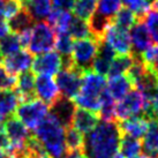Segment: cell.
Listing matches in <instances>:
<instances>
[{"label": "cell", "mask_w": 158, "mask_h": 158, "mask_svg": "<svg viewBox=\"0 0 158 158\" xmlns=\"http://www.w3.org/2000/svg\"><path fill=\"white\" fill-rule=\"evenodd\" d=\"M120 139L118 120L98 121L96 127L84 136L82 152L87 158H112L118 152Z\"/></svg>", "instance_id": "obj_1"}, {"label": "cell", "mask_w": 158, "mask_h": 158, "mask_svg": "<svg viewBox=\"0 0 158 158\" xmlns=\"http://www.w3.org/2000/svg\"><path fill=\"white\" fill-rule=\"evenodd\" d=\"M35 137L43 144L51 158H64L66 154L65 128L53 115L48 113L35 129Z\"/></svg>", "instance_id": "obj_2"}, {"label": "cell", "mask_w": 158, "mask_h": 158, "mask_svg": "<svg viewBox=\"0 0 158 158\" xmlns=\"http://www.w3.org/2000/svg\"><path fill=\"white\" fill-rule=\"evenodd\" d=\"M105 89V76L97 74L92 70L84 72L80 91L74 97L75 105L97 113L101 107V97Z\"/></svg>", "instance_id": "obj_3"}, {"label": "cell", "mask_w": 158, "mask_h": 158, "mask_svg": "<svg viewBox=\"0 0 158 158\" xmlns=\"http://www.w3.org/2000/svg\"><path fill=\"white\" fill-rule=\"evenodd\" d=\"M56 44V30L48 22L40 21L31 28L29 51L31 54L50 52Z\"/></svg>", "instance_id": "obj_4"}, {"label": "cell", "mask_w": 158, "mask_h": 158, "mask_svg": "<svg viewBox=\"0 0 158 158\" xmlns=\"http://www.w3.org/2000/svg\"><path fill=\"white\" fill-rule=\"evenodd\" d=\"M48 113V106L40 99L22 102L16 107L15 117L29 129L35 131Z\"/></svg>", "instance_id": "obj_5"}, {"label": "cell", "mask_w": 158, "mask_h": 158, "mask_svg": "<svg viewBox=\"0 0 158 158\" xmlns=\"http://www.w3.org/2000/svg\"><path fill=\"white\" fill-rule=\"evenodd\" d=\"M97 48L98 42L91 36L75 40L72 50V58L75 67L83 73L92 70V62L96 57Z\"/></svg>", "instance_id": "obj_6"}, {"label": "cell", "mask_w": 158, "mask_h": 158, "mask_svg": "<svg viewBox=\"0 0 158 158\" xmlns=\"http://www.w3.org/2000/svg\"><path fill=\"white\" fill-rule=\"evenodd\" d=\"M144 109V98L137 89H134L115 104V117L117 120H123L134 115H142Z\"/></svg>", "instance_id": "obj_7"}, {"label": "cell", "mask_w": 158, "mask_h": 158, "mask_svg": "<svg viewBox=\"0 0 158 158\" xmlns=\"http://www.w3.org/2000/svg\"><path fill=\"white\" fill-rule=\"evenodd\" d=\"M82 75L83 72H81L76 67H73L70 69H60L58 72L56 83L62 96L74 99L81 88Z\"/></svg>", "instance_id": "obj_8"}, {"label": "cell", "mask_w": 158, "mask_h": 158, "mask_svg": "<svg viewBox=\"0 0 158 158\" xmlns=\"http://www.w3.org/2000/svg\"><path fill=\"white\" fill-rule=\"evenodd\" d=\"M32 73L40 75L52 76L61 68V57L58 52H46L38 54L32 60Z\"/></svg>", "instance_id": "obj_9"}, {"label": "cell", "mask_w": 158, "mask_h": 158, "mask_svg": "<svg viewBox=\"0 0 158 158\" xmlns=\"http://www.w3.org/2000/svg\"><path fill=\"white\" fill-rule=\"evenodd\" d=\"M75 110H76V105L74 101L61 95L50 106L48 113L57 119L62 127L67 128L72 126Z\"/></svg>", "instance_id": "obj_10"}, {"label": "cell", "mask_w": 158, "mask_h": 158, "mask_svg": "<svg viewBox=\"0 0 158 158\" xmlns=\"http://www.w3.org/2000/svg\"><path fill=\"white\" fill-rule=\"evenodd\" d=\"M104 40L119 54L131 53L129 32L128 30H125L123 28L115 26L114 23H111L109 26L104 35Z\"/></svg>", "instance_id": "obj_11"}, {"label": "cell", "mask_w": 158, "mask_h": 158, "mask_svg": "<svg viewBox=\"0 0 158 158\" xmlns=\"http://www.w3.org/2000/svg\"><path fill=\"white\" fill-rule=\"evenodd\" d=\"M129 40H131V53L135 56H142V53L151 46V36L145 23L142 20H139L131 28Z\"/></svg>", "instance_id": "obj_12"}, {"label": "cell", "mask_w": 158, "mask_h": 158, "mask_svg": "<svg viewBox=\"0 0 158 158\" xmlns=\"http://www.w3.org/2000/svg\"><path fill=\"white\" fill-rule=\"evenodd\" d=\"M35 94L48 106H51L61 96L56 81L46 75H40L35 80Z\"/></svg>", "instance_id": "obj_13"}, {"label": "cell", "mask_w": 158, "mask_h": 158, "mask_svg": "<svg viewBox=\"0 0 158 158\" xmlns=\"http://www.w3.org/2000/svg\"><path fill=\"white\" fill-rule=\"evenodd\" d=\"M34 58L30 52L20 50L18 52L13 53L10 56H7L2 60V66L10 75H18L23 72L28 70L31 66Z\"/></svg>", "instance_id": "obj_14"}, {"label": "cell", "mask_w": 158, "mask_h": 158, "mask_svg": "<svg viewBox=\"0 0 158 158\" xmlns=\"http://www.w3.org/2000/svg\"><path fill=\"white\" fill-rule=\"evenodd\" d=\"M115 58V51L110 45L103 40L98 42V48H97L96 57L92 62V69L95 73L105 76L109 73L110 66L113 59Z\"/></svg>", "instance_id": "obj_15"}, {"label": "cell", "mask_w": 158, "mask_h": 158, "mask_svg": "<svg viewBox=\"0 0 158 158\" xmlns=\"http://www.w3.org/2000/svg\"><path fill=\"white\" fill-rule=\"evenodd\" d=\"M118 123L121 134H126L141 140L148 129L149 120L143 115H134L123 120H118Z\"/></svg>", "instance_id": "obj_16"}, {"label": "cell", "mask_w": 158, "mask_h": 158, "mask_svg": "<svg viewBox=\"0 0 158 158\" xmlns=\"http://www.w3.org/2000/svg\"><path fill=\"white\" fill-rule=\"evenodd\" d=\"M98 123V114L96 112L85 110L82 107H79L75 110L74 117H73V123L72 126L79 131L82 135H87L96 127Z\"/></svg>", "instance_id": "obj_17"}, {"label": "cell", "mask_w": 158, "mask_h": 158, "mask_svg": "<svg viewBox=\"0 0 158 158\" xmlns=\"http://www.w3.org/2000/svg\"><path fill=\"white\" fill-rule=\"evenodd\" d=\"M35 80V74L30 70H26L19 75L15 84V92L20 97L21 103L36 99Z\"/></svg>", "instance_id": "obj_18"}, {"label": "cell", "mask_w": 158, "mask_h": 158, "mask_svg": "<svg viewBox=\"0 0 158 158\" xmlns=\"http://www.w3.org/2000/svg\"><path fill=\"white\" fill-rule=\"evenodd\" d=\"M142 152L148 158L158 156V119L149 120V126L142 143Z\"/></svg>", "instance_id": "obj_19"}, {"label": "cell", "mask_w": 158, "mask_h": 158, "mask_svg": "<svg viewBox=\"0 0 158 158\" xmlns=\"http://www.w3.org/2000/svg\"><path fill=\"white\" fill-rule=\"evenodd\" d=\"M133 87V82L127 75H119L110 77L109 83L106 85V91L114 101H120L132 90Z\"/></svg>", "instance_id": "obj_20"}, {"label": "cell", "mask_w": 158, "mask_h": 158, "mask_svg": "<svg viewBox=\"0 0 158 158\" xmlns=\"http://www.w3.org/2000/svg\"><path fill=\"white\" fill-rule=\"evenodd\" d=\"M119 149L125 158H148L142 152L141 140L126 134H121Z\"/></svg>", "instance_id": "obj_21"}, {"label": "cell", "mask_w": 158, "mask_h": 158, "mask_svg": "<svg viewBox=\"0 0 158 158\" xmlns=\"http://www.w3.org/2000/svg\"><path fill=\"white\" fill-rule=\"evenodd\" d=\"M20 102V97L15 90H1L0 91V120L4 121L5 119L12 115L14 110L18 107Z\"/></svg>", "instance_id": "obj_22"}, {"label": "cell", "mask_w": 158, "mask_h": 158, "mask_svg": "<svg viewBox=\"0 0 158 158\" xmlns=\"http://www.w3.org/2000/svg\"><path fill=\"white\" fill-rule=\"evenodd\" d=\"M34 21L35 20L32 19L30 13L24 7H22L13 18L9 19L8 22H7V26H8L9 30L12 31L13 34L19 35L22 31L31 29L32 26H34Z\"/></svg>", "instance_id": "obj_23"}, {"label": "cell", "mask_w": 158, "mask_h": 158, "mask_svg": "<svg viewBox=\"0 0 158 158\" xmlns=\"http://www.w3.org/2000/svg\"><path fill=\"white\" fill-rule=\"evenodd\" d=\"M24 8L30 13L34 20L42 21L48 19L52 10V2L51 0H29Z\"/></svg>", "instance_id": "obj_24"}, {"label": "cell", "mask_w": 158, "mask_h": 158, "mask_svg": "<svg viewBox=\"0 0 158 158\" xmlns=\"http://www.w3.org/2000/svg\"><path fill=\"white\" fill-rule=\"evenodd\" d=\"M133 64V56L132 53L128 54H119L118 57L113 59V61L111 64L110 69H109V76L114 77V76H119V75H123L127 73L129 67Z\"/></svg>", "instance_id": "obj_25"}, {"label": "cell", "mask_w": 158, "mask_h": 158, "mask_svg": "<svg viewBox=\"0 0 158 158\" xmlns=\"http://www.w3.org/2000/svg\"><path fill=\"white\" fill-rule=\"evenodd\" d=\"M99 115L104 121H115V103L114 99L109 95V92L104 90L101 97V107H99Z\"/></svg>", "instance_id": "obj_26"}, {"label": "cell", "mask_w": 158, "mask_h": 158, "mask_svg": "<svg viewBox=\"0 0 158 158\" xmlns=\"http://www.w3.org/2000/svg\"><path fill=\"white\" fill-rule=\"evenodd\" d=\"M65 144L67 151L83 149L84 135H82L79 131H76L73 126L65 128Z\"/></svg>", "instance_id": "obj_27"}, {"label": "cell", "mask_w": 158, "mask_h": 158, "mask_svg": "<svg viewBox=\"0 0 158 158\" xmlns=\"http://www.w3.org/2000/svg\"><path fill=\"white\" fill-rule=\"evenodd\" d=\"M97 6V0H75L74 14L76 18L88 21L90 16L95 13Z\"/></svg>", "instance_id": "obj_28"}, {"label": "cell", "mask_w": 158, "mask_h": 158, "mask_svg": "<svg viewBox=\"0 0 158 158\" xmlns=\"http://www.w3.org/2000/svg\"><path fill=\"white\" fill-rule=\"evenodd\" d=\"M139 20L136 18V15L133 13L131 9L123 7L117 12V14L114 15L112 23H114L115 26L123 28L125 30H129Z\"/></svg>", "instance_id": "obj_29"}, {"label": "cell", "mask_w": 158, "mask_h": 158, "mask_svg": "<svg viewBox=\"0 0 158 158\" xmlns=\"http://www.w3.org/2000/svg\"><path fill=\"white\" fill-rule=\"evenodd\" d=\"M22 48L21 46V43H20V40H19V36L16 34H7V35L2 37L0 40V52H1V56L4 57H7V56H10L13 53L20 51V48Z\"/></svg>", "instance_id": "obj_30"}, {"label": "cell", "mask_w": 158, "mask_h": 158, "mask_svg": "<svg viewBox=\"0 0 158 158\" xmlns=\"http://www.w3.org/2000/svg\"><path fill=\"white\" fill-rule=\"evenodd\" d=\"M121 8V0H97L96 13L102 16L113 20L114 15Z\"/></svg>", "instance_id": "obj_31"}, {"label": "cell", "mask_w": 158, "mask_h": 158, "mask_svg": "<svg viewBox=\"0 0 158 158\" xmlns=\"http://www.w3.org/2000/svg\"><path fill=\"white\" fill-rule=\"evenodd\" d=\"M68 34H69L75 40H82V38H85V37H89L90 36V32H89V28H88V23L84 20H81V19L74 16L72 22H70L69 29H68Z\"/></svg>", "instance_id": "obj_32"}, {"label": "cell", "mask_w": 158, "mask_h": 158, "mask_svg": "<svg viewBox=\"0 0 158 158\" xmlns=\"http://www.w3.org/2000/svg\"><path fill=\"white\" fill-rule=\"evenodd\" d=\"M121 4L125 5L126 8L131 9L136 15L137 20H142L150 10L149 0H121Z\"/></svg>", "instance_id": "obj_33"}, {"label": "cell", "mask_w": 158, "mask_h": 158, "mask_svg": "<svg viewBox=\"0 0 158 158\" xmlns=\"http://www.w3.org/2000/svg\"><path fill=\"white\" fill-rule=\"evenodd\" d=\"M74 40L73 37L68 32H58V37H56V44L57 51L60 56H70L73 50Z\"/></svg>", "instance_id": "obj_34"}, {"label": "cell", "mask_w": 158, "mask_h": 158, "mask_svg": "<svg viewBox=\"0 0 158 158\" xmlns=\"http://www.w3.org/2000/svg\"><path fill=\"white\" fill-rule=\"evenodd\" d=\"M142 59L158 79V45H154L147 48L142 53Z\"/></svg>", "instance_id": "obj_35"}, {"label": "cell", "mask_w": 158, "mask_h": 158, "mask_svg": "<svg viewBox=\"0 0 158 158\" xmlns=\"http://www.w3.org/2000/svg\"><path fill=\"white\" fill-rule=\"evenodd\" d=\"M142 21L145 23L151 38L158 44V13L154 10H149L144 15V18L142 19Z\"/></svg>", "instance_id": "obj_36"}, {"label": "cell", "mask_w": 158, "mask_h": 158, "mask_svg": "<svg viewBox=\"0 0 158 158\" xmlns=\"http://www.w3.org/2000/svg\"><path fill=\"white\" fill-rule=\"evenodd\" d=\"M15 84H16V77L14 75L9 74L0 64V89L1 90L13 89L15 88Z\"/></svg>", "instance_id": "obj_37"}, {"label": "cell", "mask_w": 158, "mask_h": 158, "mask_svg": "<svg viewBox=\"0 0 158 158\" xmlns=\"http://www.w3.org/2000/svg\"><path fill=\"white\" fill-rule=\"evenodd\" d=\"M22 8V5L16 0H5L4 4V18L9 20Z\"/></svg>", "instance_id": "obj_38"}, {"label": "cell", "mask_w": 158, "mask_h": 158, "mask_svg": "<svg viewBox=\"0 0 158 158\" xmlns=\"http://www.w3.org/2000/svg\"><path fill=\"white\" fill-rule=\"evenodd\" d=\"M143 117H145L148 120L158 119V85L156 90H155L154 97H152V101H151V104H150V110Z\"/></svg>", "instance_id": "obj_39"}, {"label": "cell", "mask_w": 158, "mask_h": 158, "mask_svg": "<svg viewBox=\"0 0 158 158\" xmlns=\"http://www.w3.org/2000/svg\"><path fill=\"white\" fill-rule=\"evenodd\" d=\"M4 121L0 120V149L5 151V154H10V150H12V144L9 142L8 137L6 135L4 129Z\"/></svg>", "instance_id": "obj_40"}, {"label": "cell", "mask_w": 158, "mask_h": 158, "mask_svg": "<svg viewBox=\"0 0 158 158\" xmlns=\"http://www.w3.org/2000/svg\"><path fill=\"white\" fill-rule=\"evenodd\" d=\"M51 2L54 9L61 12H69L74 7L75 0H51Z\"/></svg>", "instance_id": "obj_41"}, {"label": "cell", "mask_w": 158, "mask_h": 158, "mask_svg": "<svg viewBox=\"0 0 158 158\" xmlns=\"http://www.w3.org/2000/svg\"><path fill=\"white\" fill-rule=\"evenodd\" d=\"M64 158H87V156L81 150H73V151H66Z\"/></svg>", "instance_id": "obj_42"}, {"label": "cell", "mask_w": 158, "mask_h": 158, "mask_svg": "<svg viewBox=\"0 0 158 158\" xmlns=\"http://www.w3.org/2000/svg\"><path fill=\"white\" fill-rule=\"evenodd\" d=\"M9 32V28L7 26V23L2 21V20H0V40L5 37V36L7 35Z\"/></svg>", "instance_id": "obj_43"}, {"label": "cell", "mask_w": 158, "mask_h": 158, "mask_svg": "<svg viewBox=\"0 0 158 158\" xmlns=\"http://www.w3.org/2000/svg\"><path fill=\"white\" fill-rule=\"evenodd\" d=\"M150 10H154V12H157L158 13V0H151Z\"/></svg>", "instance_id": "obj_44"}, {"label": "cell", "mask_w": 158, "mask_h": 158, "mask_svg": "<svg viewBox=\"0 0 158 158\" xmlns=\"http://www.w3.org/2000/svg\"><path fill=\"white\" fill-rule=\"evenodd\" d=\"M4 4L5 0H0V20L4 18Z\"/></svg>", "instance_id": "obj_45"}, {"label": "cell", "mask_w": 158, "mask_h": 158, "mask_svg": "<svg viewBox=\"0 0 158 158\" xmlns=\"http://www.w3.org/2000/svg\"><path fill=\"white\" fill-rule=\"evenodd\" d=\"M0 158H15L14 155H10V154H5V155H1V157Z\"/></svg>", "instance_id": "obj_46"}, {"label": "cell", "mask_w": 158, "mask_h": 158, "mask_svg": "<svg viewBox=\"0 0 158 158\" xmlns=\"http://www.w3.org/2000/svg\"><path fill=\"white\" fill-rule=\"evenodd\" d=\"M16 1H18V2H20V4L22 5V7H23V6H26V5L28 4V1H29V0H16Z\"/></svg>", "instance_id": "obj_47"}, {"label": "cell", "mask_w": 158, "mask_h": 158, "mask_svg": "<svg viewBox=\"0 0 158 158\" xmlns=\"http://www.w3.org/2000/svg\"><path fill=\"white\" fill-rule=\"evenodd\" d=\"M112 158H125V157H123V155L121 154V152H117Z\"/></svg>", "instance_id": "obj_48"}, {"label": "cell", "mask_w": 158, "mask_h": 158, "mask_svg": "<svg viewBox=\"0 0 158 158\" xmlns=\"http://www.w3.org/2000/svg\"><path fill=\"white\" fill-rule=\"evenodd\" d=\"M2 62V56H1V52H0V64Z\"/></svg>", "instance_id": "obj_49"}, {"label": "cell", "mask_w": 158, "mask_h": 158, "mask_svg": "<svg viewBox=\"0 0 158 158\" xmlns=\"http://www.w3.org/2000/svg\"><path fill=\"white\" fill-rule=\"evenodd\" d=\"M1 155H2V150L0 149V157H1Z\"/></svg>", "instance_id": "obj_50"}, {"label": "cell", "mask_w": 158, "mask_h": 158, "mask_svg": "<svg viewBox=\"0 0 158 158\" xmlns=\"http://www.w3.org/2000/svg\"><path fill=\"white\" fill-rule=\"evenodd\" d=\"M23 158H31V157H28V156H26V157H23Z\"/></svg>", "instance_id": "obj_51"}, {"label": "cell", "mask_w": 158, "mask_h": 158, "mask_svg": "<svg viewBox=\"0 0 158 158\" xmlns=\"http://www.w3.org/2000/svg\"><path fill=\"white\" fill-rule=\"evenodd\" d=\"M154 158H158V156H157V157H154Z\"/></svg>", "instance_id": "obj_52"}]
</instances>
